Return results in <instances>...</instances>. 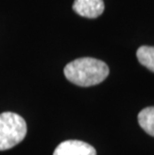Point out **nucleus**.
<instances>
[{
	"mask_svg": "<svg viewBox=\"0 0 154 155\" xmlns=\"http://www.w3.org/2000/svg\"><path fill=\"white\" fill-rule=\"evenodd\" d=\"M73 10L86 18H97L104 11L103 0H74Z\"/></svg>",
	"mask_w": 154,
	"mask_h": 155,
	"instance_id": "nucleus-4",
	"label": "nucleus"
},
{
	"mask_svg": "<svg viewBox=\"0 0 154 155\" xmlns=\"http://www.w3.org/2000/svg\"><path fill=\"white\" fill-rule=\"evenodd\" d=\"M138 122L146 133L154 136V107H147L140 111Z\"/></svg>",
	"mask_w": 154,
	"mask_h": 155,
	"instance_id": "nucleus-5",
	"label": "nucleus"
},
{
	"mask_svg": "<svg viewBox=\"0 0 154 155\" xmlns=\"http://www.w3.org/2000/svg\"><path fill=\"white\" fill-rule=\"evenodd\" d=\"M53 155H96V150L83 141L67 140L55 148Z\"/></svg>",
	"mask_w": 154,
	"mask_h": 155,
	"instance_id": "nucleus-3",
	"label": "nucleus"
},
{
	"mask_svg": "<svg viewBox=\"0 0 154 155\" xmlns=\"http://www.w3.org/2000/svg\"><path fill=\"white\" fill-rule=\"evenodd\" d=\"M138 61L154 72V46H140L136 51Z\"/></svg>",
	"mask_w": 154,
	"mask_h": 155,
	"instance_id": "nucleus-6",
	"label": "nucleus"
},
{
	"mask_svg": "<svg viewBox=\"0 0 154 155\" xmlns=\"http://www.w3.org/2000/svg\"><path fill=\"white\" fill-rule=\"evenodd\" d=\"M109 74L105 62L91 57L78 58L68 63L64 68V75L71 83L88 87L101 83Z\"/></svg>",
	"mask_w": 154,
	"mask_h": 155,
	"instance_id": "nucleus-1",
	"label": "nucleus"
},
{
	"mask_svg": "<svg viewBox=\"0 0 154 155\" xmlns=\"http://www.w3.org/2000/svg\"><path fill=\"white\" fill-rule=\"evenodd\" d=\"M27 125L20 115L13 112L0 114V150L14 147L24 139Z\"/></svg>",
	"mask_w": 154,
	"mask_h": 155,
	"instance_id": "nucleus-2",
	"label": "nucleus"
}]
</instances>
